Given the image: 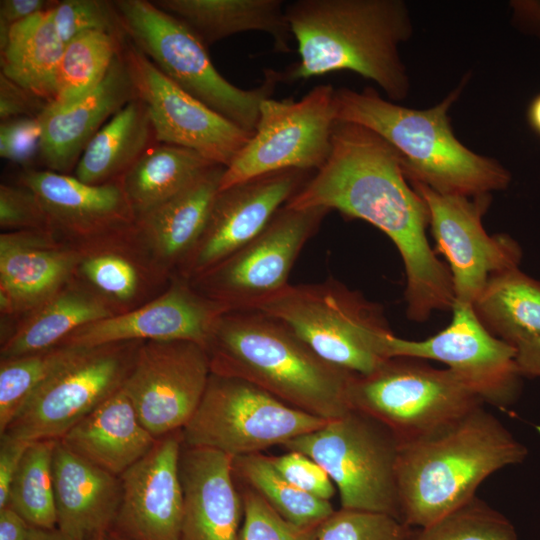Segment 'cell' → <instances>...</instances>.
<instances>
[{
  "instance_id": "8d00e7d4",
  "label": "cell",
  "mask_w": 540,
  "mask_h": 540,
  "mask_svg": "<svg viewBox=\"0 0 540 540\" xmlns=\"http://www.w3.org/2000/svg\"><path fill=\"white\" fill-rule=\"evenodd\" d=\"M80 348L57 346L27 355L1 359L0 435L33 393Z\"/></svg>"
},
{
  "instance_id": "ac0fdd59",
  "label": "cell",
  "mask_w": 540,
  "mask_h": 540,
  "mask_svg": "<svg viewBox=\"0 0 540 540\" xmlns=\"http://www.w3.org/2000/svg\"><path fill=\"white\" fill-rule=\"evenodd\" d=\"M307 173L283 170L219 190L206 227L178 277L191 282L249 243L305 184Z\"/></svg>"
},
{
  "instance_id": "8992f818",
  "label": "cell",
  "mask_w": 540,
  "mask_h": 540,
  "mask_svg": "<svg viewBox=\"0 0 540 540\" xmlns=\"http://www.w3.org/2000/svg\"><path fill=\"white\" fill-rule=\"evenodd\" d=\"M250 309L279 320L326 362L368 375L387 359L392 334L382 307L342 283L288 284Z\"/></svg>"
},
{
  "instance_id": "2e32d148",
  "label": "cell",
  "mask_w": 540,
  "mask_h": 540,
  "mask_svg": "<svg viewBox=\"0 0 540 540\" xmlns=\"http://www.w3.org/2000/svg\"><path fill=\"white\" fill-rule=\"evenodd\" d=\"M452 313L450 324L427 339L407 340L390 334L385 343L387 357L442 362L484 403L509 406L521 389L516 348L491 334L472 305L454 302Z\"/></svg>"
},
{
  "instance_id": "d6a6232c",
  "label": "cell",
  "mask_w": 540,
  "mask_h": 540,
  "mask_svg": "<svg viewBox=\"0 0 540 540\" xmlns=\"http://www.w3.org/2000/svg\"><path fill=\"white\" fill-rule=\"evenodd\" d=\"M472 307L491 334L514 347L540 336V280L519 267L493 275Z\"/></svg>"
},
{
  "instance_id": "681fc988",
  "label": "cell",
  "mask_w": 540,
  "mask_h": 540,
  "mask_svg": "<svg viewBox=\"0 0 540 540\" xmlns=\"http://www.w3.org/2000/svg\"><path fill=\"white\" fill-rule=\"evenodd\" d=\"M516 364L521 376L540 377V336L518 343Z\"/></svg>"
},
{
  "instance_id": "4316f807",
  "label": "cell",
  "mask_w": 540,
  "mask_h": 540,
  "mask_svg": "<svg viewBox=\"0 0 540 540\" xmlns=\"http://www.w3.org/2000/svg\"><path fill=\"white\" fill-rule=\"evenodd\" d=\"M59 440L80 457L118 477L148 454L157 441L121 389Z\"/></svg>"
},
{
  "instance_id": "484cf974",
  "label": "cell",
  "mask_w": 540,
  "mask_h": 540,
  "mask_svg": "<svg viewBox=\"0 0 540 540\" xmlns=\"http://www.w3.org/2000/svg\"><path fill=\"white\" fill-rule=\"evenodd\" d=\"M225 166L216 165L191 186L136 220L132 238L165 274L177 270L200 239L220 190Z\"/></svg>"
},
{
  "instance_id": "ba28073f",
  "label": "cell",
  "mask_w": 540,
  "mask_h": 540,
  "mask_svg": "<svg viewBox=\"0 0 540 540\" xmlns=\"http://www.w3.org/2000/svg\"><path fill=\"white\" fill-rule=\"evenodd\" d=\"M350 403L386 426L400 445L435 436L484 405L449 369L411 357H391L368 375H354Z\"/></svg>"
},
{
  "instance_id": "83f0119b",
  "label": "cell",
  "mask_w": 540,
  "mask_h": 540,
  "mask_svg": "<svg viewBox=\"0 0 540 540\" xmlns=\"http://www.w3.org/2000/svg\"><path fill=\"white\" fill-rule=\"evenodd\" d=\"M205 45L247 31L269 34L277 52L290 51L291 32L282 0H156Z\"/></svg>"
},
{
  "instance_id": "b9f144b4",
  "label": "cell",
  "mask_w": 540,
  "mask_h": 540,
  "mask_svg": "<svg viewBox=\"0 0 540 540\" xmlns=\"http://www.w3.org/2000/svg\"><path fill=\"white\" fill-rule=\"evenodd\" d=\"M239 540H317L320 525L299 526L277 513L256 491L247 490Z\"/></svg>"
},
{
  "instance_id": "cb8c5ba5",
  "label": "cell",
  "mask_w": 540,
  "mask_h": 540,
  "mask_svg": "<svg viewBox=\"0 0 540 540\" xmlns=\"http://www.w3.org/2000/svg\"><path fill=\"white\" fill-rule=\"evenodd\" d=\"M135 98L134 85L120 51L92 92L67 107L47 105L37 117L41 129L39 154L44 165L62 174L75 169L93 136Z\"/></svg>"
},
{
  "instance_id": "7dc6e473",
  "label": "cell",
  "mask_w": 540,
  "mask_h": 540,
  "mask_svg": "<svg viewBox=\"0 0 540 540\" xmlns=\"http://www.w3.org/2000/svg\"><path fill=\"white\" fill-rule=\"evenodd\" d=\"M30 443L7 433L0 435V509L8 505L11 485Z\"/></svg>"
},
{
  "instance_id": "f35d334b",
  "label": "cell",
  "mask_w": 540,
  "mask_h": 540,
  "mask_svg": "<svg viewBox=\"0 0 540 540\" xmlns=\"http://www.w3.org/2000/svg\"><path fill=\"white\" fill-rule=\"evenodd\" d=\"M76 271L109 305L131 302L141 286V274L135 263L116 250H81Z\"/></svg>"
},
{
  "instance_id": "ab89813d",
  "label": "cell",
  "mask_w": 540,
  "mask_h": 540,
  "mask_svg": "<svg viewBox=\"0 0 540 540\" xmlns=\"http://www.w3.org/2000/svg\"><path fill=\"white\" fill-rule=\"evenodd\" d=\"M413 533L390 515L341 509L321 523L317 540H411Z\"/></svg>"
},
{
  "instance_id": "8fae6325",
  "label": "cell",
  "mask_w": 540,
  "mask_h": 540,
  "mask_svg": "<svg viewBox=\"0 0 540 540\" xmlns=\"http://www.w3.org/2000/svg\"><path fill=\"white\" fill-rule=\"evenodd\" d=\"M335 93L322 84L299 100L262 101L256 129L225 168L220 190L283 170L317 171L331 151Z\"/></svg>"
},
{
  "instance_id": "e0dca14e",
  "label": "cell",
  "mask_w": 540,
  "mask_h": 540,
  "mask_svg": "<svg viewBox=\"0 0 540 540\" xmlns=\"http://www.w3.org/2000/svg\"><path fill=\"white\" fill-rule=\"evenodd\" d=\"M121 55L136 97L147 108L155 141L192 149L227 167L252 134L178 87L126 37Z\"/></svg>"
},
{
  "instance_id": "ffe728a7",
  "label": "cell",
  "mask_w": 540,
  "mask_h": 540,
  "mask_svg": "<svg viewBox=\"0 0 540 540\" xmlns=\"http://www.w3.org/2000/svg\"><path fill=\"white\" fill-rule=\"evenodd\" d=\"M226 306L177 277L155 299L129 311L86 324L59 346L89 349L132 341L187 340L204 348L217 317Z\"/></svg>"
},
{
  "instance_id": "836d02e7",
  "label": "cell",
  "mask_w": 540,
  "mask_h": 540,
  "mask_svg": "<svg viewBox=\"0 0 540 540\" xmlns=\"http://www.w3.org/2000/svg\"><path fill=\"white\" fill-rule=\"evenodd\" d=\"M124 38L125 35L87 31L65 44L58 68L56 97L48 106L67 107L92 92L119 55Z\"/></svg>"
},
{
  "instance_id": "d590c367",
  "label": "cell",
  "mask_w": 540,
  "mask_h": 540,
  "mask_svg": "<svg viewBox=\"0 0 540 540\" xmlns=\"http://www.w3.org/2000/svg\"><path fill=\"white\" fill-rule=\"evenodd\" d=\"M57 440L29 444L9 492L8 505L31 527L57 528L53 482V453Z\"/></svg>"
},
{
  "instance_id": "9c48e42d",
  "label": "cell",
  "mask_w": 540,
  "mask_h": 540,
  "mask_svg": "<svg viewBox=\"0 0 540 540\" xmlns=\"http://www.w3.org/2000/svg\"><path fill=\"white\" fill-rule=\"evenodd\" d=\"M283 446L309 456L326 470L339 492L341 509L386 514L401 521L400 443L376 419L351 410Z\"/></svg>"
},
{
  "instance_id": "277c9868",
  "label": "cell",
  "mask_w": 540,
  "mask_h": 540,
  "mask_svg": "<svg viewBox=\"0 0 540 540\" xmlns=\"http://www.w3.org/2000/svg\"><path fill=\"white\" fill-rule=\"evenodd\" d=\"M468 78L439 104L423 110L385 100L371 87L336 89L337 120L366 127L386 140L398 152L409 182L465 197L504 190L511 181L509 171L463 145L451 127L448 110Z\"/></svg>"
},
{
  "instance_id": "6da1fadb",
  "label": "cell",
  "mask_w": 540,
  "mask_h": 540,
  "mask_svg": "<svg viewBox=\"0 0 540 540\" xmlns=\"http://www.w3.org/2000/svg\"><path fill=\"white\" fill-rule=\"evenodd\" d=\"M331 140L326 162L286 206L334 209L384 232L403 261L410 320L423 322L434 311L452 310L449 268L427 239L428 206L407 180L398 152L372 130L338 120Z\"/></svg>"
},
{
  "instance_id": "4dcf8cb0",
  "label": "cell",
  "mask_w": 540,
  "mask_h": 540,
  "mask_svg": "<svg viewBox=\"0 0 540 540\" xmlns=\"http://www.w3.org/2000/svg\"><path fill=\"white\" fill-rule=\"evenodd\" d=\"M155 141L145 104L137 97L93 136L74 169L83 183L101 185L121 179Z\"/></svg>"
},
{
  "instance_id": "f1b7e54d",
  "label": "cell",
  "mask_w": 540,
  "mask_h": 540,
  "mask_svg": "<svg viewBox=\"0 0 540 540\" xmlns=\"http://www.w3.org/2000/svg\"><path fill=\"white\" fill-rule=\"evenodd\" d=\"M114 314L94 291L68 284L1 341V359L57 347L78 328Z\"/></svg>"
},
{
  "instance_id": "30bf717a",
  "label": "cell",
  "mask_w": 540,
  "mask_h": 540,
  "mask_svg": "<svg viewBox=\"0 0 540 540\" xmlns=\"http://www.w3.org/2000/svg\"><path fill=\"white\" fill-rule=\"evenodd\" d=\"M329 420L292 407L244 379L212 373L202 400L182 429L183 444L233 458L284 445Z\"/></svg>"
},
{
  "instance_id": "7402d4cb",
  "label": "cell",
  "mask_w": 540,
  "mask_h": 540,
  "mask_svg": "<svg viewBox=\"0 0 540 540\" xmlns=\"http://www.w3.org/2000/svg\"><path fill=\"white\" fill-rule=\"evenodd\" d=\"M46 230L0 235V308L4 314L30 313L70 283L81 250Z\"/></svg>"
},
{
  "instance_id": "e575fe53",
  "label": "cell",
  "mask_w": 540,
  "mask_h": 540,
  "mask_svg": "<svg viewBox=\"0 0 540 540\" xmlns=\"http://www.w3.org/2000/svg\"><path fill=\"white\" fill-rule=\"evenodd\" d=\"M233 469L277 513L293 524L320 525L335 512L330 501L306 493L285 479L270 457L260 453L235 457Z\"/></svg>"
},
{
  "instance_id": "60d3db41",
  "label": "cell",
  "mask_w": 540,
  "mask_h": 540,
  "mask_svg": "<svg viewBox=\"0 0 540 540\" xmlns=\"http://www.w3.org/2000/svg\"><path fill=\"white\" fill-rule=\"evenodd\" d=\"M53 21L64 44L87 31L124 35L113 1L63 0L52 7Z\"/></svg>"
},
{
  "instance_id": "ee69618b",
  "label": "cell",
  "mask_w": 540,
  "mask_h": 540,
  "mask_svg": "<svg viewBox=\"0 0 540 540\" xmlns=\"http://www.w3.org/2000/svg\"><path fill=\"white\" fill-rule=\"evenodd\" d=\"M270 460L285 479L302 491L328 501L334 496L336 487L329 474L309 456L288 450Z\"/></svg>"
},
{
  "instance_id": "44dd1931",
  "label": "cell",
  "mask_w": 540,
  "mask_h": 540,
  "mask_svg": "<svg viewBox=\"0 0 540 540\" xmlns=\"http://www.w3.org/2000/svg\"><path fill=\"white\" fill-rule=\"evenodd\" d=\"M181 431L157 439L121 476L114 529L131 540H180L184 510L179 459Z\"/></svg>"
},
{
  "instance_id": "7c38bea8",
  "label": "cell",
  "mask_w": 540,
  "mask_h": 540,
  "mask_svg": "<svg viewBox=\"0 0 540 540\" xmlns=\"http://www.w3.org/2000/svg\"><path fill=\"white\" fill-rule=\"evenodd\" d=\"M141 343L80 348L33 393L4 433L28 442L61 439L121 389Z\"/></svg>"
},
{
  "instance_id": "7a4b0ae2",
  "label": "cell",
  "mask_w": 540,
  "mask_h": 540,
  "mask_svg": "<svg viewBox=\"0 0 540 540\" xmlns=\"http://www.w3.org/2000/svg\"><path fill=\"white\" fill-rule=\"evenodd\" d=\"M299 62L282 79L349 70L378 84L393 101L407 97L409 76L399 45L413 31L401 0H297L285 5Z\"/></svg>"
},
{
  "instance_id": "7bdbcfd3",
  "label": "cell",
  "mask_w": 540,
  "mask_h": 540,
  "mask_svg": "<svg viewBox=\"0 0 540 540\" xmlns=\"http://www.w3.org/2000/svg\"><path fill=\"white\" fill-rule=\"evenodd\" d=\"M0 228L4 232L48 231L40 204L28 187L0 185Z\"/></svg>"
},
{
  "instance_id": "5b68a950",
  "label": "cell",
  "mask_w": 540,
  "mask_h": 540,
  "mask_svg": "<svg viewBox=\"0 0 540 540\" xmlns=\"http://www.w3.org/2000/svg\"><path fill=\"white\" fill-rule=\"evenodd\" d=\"M526 456V447L484 407L435 436L400 445L401 521L412 528L436 522L473 500L491 474Z\"/></svg>"
},
{
  "instance_id": "74e56055",
  "label": "cell",
  "mask_w": 540,
  "mask_h": 540,
  "mask_svg": "<svg viewBox=\"0 0 540 540\" xmlns=\"http://www.w3.org/2000/svg\"><path fill=\"white\" fill-rule=\"evenodd\" d=\"M411 540H517L512 523L475 497L436 522L416 528Z\"/></svg>"
},
{
  "instance_id": "d6986e66",
  "label": "cell",
  "mask_w": 540,
  "mask_h": 540,
  "mask_svg": "<svg viewBox=\"0 0 540 540\" xmlns=\"http://www.w3.org/2000/svg\"><path fill=\"white\" fill-rule=\"evenodd\" d=\"M20 184L36 196L58 240L95 244L132 234L136 216L121 180L90 185L50 170H27Z\"/></svg>"
},
{
  "instance_id": "52a82bcc",
  "label": "cell",
  "mask_w": 540,
  "mask_h": 540,
  "mask_svg": "<svg viewBox=\"0 0 540 540\" xmlns=\"http://www.w3.org/2000/svg\"><path fill=\"white\" fill-rule=\"evenodd\" d=\"M123 33L173 83L253 134L262 101L273 94L282 73L264 72L262 83L242 89L225 79L209 57L207 47L180 20L153 1H113Z\"/></svg>"
},
{
  "instance_id": "3957f363",
  "label": "cell",
  "mask_w": 540,
  "mask_h": 540,
  "mask_svg": "<svg viewBox=\"0 0 540 540\" xmlns=\"http://www.w3.org/2000/svg\"><path fill=\"white\" fill-rule=\"evenodd\" d=\"M205 349L211 372L249 381L283 402L325 420L352 409L355 374L313 352L279 320L256 309L226 310Z\"/></svg>"
},
{
  "instance_id": "f907efd6",
  "label": "cell",
  "mask_w": 540,
  "mask_h": 540,
  "mask_svg": "<svg viewBox=\"0 0 540 540\" xmlns=\"http://www.w3.org/2000/svg\"><path fill=\"white\" fill-rule=\"evenodd\" d=\"M30 527L10 506L0 509V540H27Z\"/></svg>"
},
{
  "instance_id": "d4e9b609",
  "label": "cell",
  "mask_w": 540,
  "mask_h": 540,
  "mask_svg": "<svg viewBox=\"0 0 540 540\" xmlns=\"http://www.w3.org/2000/svg\"><path fill=\"white\" fill-rule=\"evenodd\" d=\"M57 529L67 540H89L114 528L120 477L94 465L57 440L53 453Z\"/></svg>"
},
{
  "instance_id": "db71d44e",
  "label": "cell",
  "mask_w": 540,
  "mask_h": 540,
  "mask_svg": "<svg viewBox=\"0 0 540 540\" xmlns=\"http://www.w3.org/2000/svg\"><path fill=\"white\" fill-rule=\"evenodd\" d=\"M105 540H131V539L124 537L118 533L109 532L108 534L105 535Z\"/></svg>"
},
{
  "instance_id": "9a60e30c",
  "label": "cell",
  "mask_w": 540,
  "mask_h": 540,
  "mask_svg": "<svg viewBox=\"0 0 540 540\" xmlns=\"http://www.w3.org/2000/svg\"><path fill=\"white\" fill-rule=\"evenodd\" d=\"M211 374L206 349L187 340L143 341L121 390L143 426L159 439L182 431Z\"/></svg>"
},
{
  "instance_id": "816d5d0a",
  "label": "cell",
  "mask_w": 540,
  "mask_h": 540,
  "mask_svg": "<svg viewBox=\"0 0 540 540\" xmlns=\"http://www.w3.org/2000/svg\"><path fill=\"white\" fill-rule=\"evenodd\" d=\"M27 540H67L57 529L30 527Z\"/></svg>"
},
{
  "instance_id": "f546056e",
  "label": "cell",
  "mask_w": 540,
  "mask_h": 540,
  "mask_svg": "<svg viewBox=\"0 0 540 540\" xmlns=\"http://www.w3.org/2000/svg\"><path fill=\"white\" fill-rule=\"evenodd\" d=\"M64 47L52 8L35 14L10 29L0 48L1 74L49 105L56 97Z\"/></svg>"
},
{
  "instance_id": "f5cc1de1",
  "label": "cell",
  "mask_w": 540,
  "mask_h": 540,
  "mask_svg": "<svg viewBox=\"0 0 540 540\" xmlns=\"http://www.w3.org/2000/svg\"><path fill=\"white\" fill-rule=\"evenodd\" d=\"M527 119L530 127L540 136V94L529 104Z\"/></svg>"
},
{
  "instance_id": "1f68e13d",
  "label": "cell",
  "mask_w": 540,
  "mask_h": 540,
  "mask_svg": "<svg viewBox=\"0 0 540 540\" xmlns=\"http://www.w3.org/2000/svg\"><path fill=\"white\" fill-rule=\"evenodd\" d=\"M216 164L176 145H152L121 177L136 219L176 196Z\"/></svg>"
},
{
  "instance_id": "4fadbf2b",
  "label": "cell",
  "mask_w": 540,
  "mask_h": 540,
  "mask_svg": "<svg viewBox=\"0 0 540 540\" xmlns=\"http://www.w3.org/2000/svg\"><path fill=\"white\" fill-rule=\"evenodd\" d=\"M329 212L284 205L249 243L189 283L229 310L253 308L289 284L300 251Z\"/></svg>"
},
{
  "instance_id": "603a6c76",
  "label": "cell",
  "mask_w": 540,
  "mask_h": 540,
  "mask_svg": "<svg viewBox=\"0 0 540 540\" xmlns=\"http://www.w3.org/2000/svg\"><path fill=\"white\" fill-rule=\"evenodd\" d=\"M179 472L184 497L180 540H239L244 504L233 480V457L183 444Z\"/></svg>"
},
{
  "instance_id": "bcb514c9",
  "label": "cell",
  "mask_w": 540,
  "mask_h": 540,
  "mask_svg": "<svg viewBox=\"0 0 540 540\" xmlns=\"http://www.w3.org/2000/svg\"><path fill=\"white\" fill-rule=\"evenodd\" d=\"M48 104L0 74L1 122L19 118H37Z\"/></svg>"
},
{
  "instance_id": "5bb4252c",
  "label": "cell",
  "mask_w": 540,
  "mask_h": 540,
  "mask_svg": "<svg viewBox=\"0 0 540 540\" xmlns=\"http://www.w3.org/2000/svg\"><path fill=\"white\" fill-rule=\"evenodd\" d=\"M409 183L428 206L429 227L436 250L448 262L455 302L473 305L493 275L519 267L518 242L506 234L489 235L483 227L491 194L442 195L419 182Z\"/></svg>"
},
{
  "instance_id": "11a10c76",
  "label": "cell",
  "mask_w": 540,
  "mask_h": 540,
  "mask_svg": "<svg viewBox=\"0 0 540 540\" xmlns=\"http://www.w3.org/2000/svg\"><path fill=\"white\" fill-rule=\"evenodd\" d=\"M89 540H105V535L96 536V537L91 538Z\"/></svg>"
},
{
  "instance_id": "c3c4849f",
  "label": "cell",
  "mask_w": 540,
  "mask_h": 540,
  "mask_svg": "<svg viewBox=\"0 0 540 540\" xmlns=\"http://www.w3.org/2000/svg\"><path fill=\"white\" fill-rule=\"evenodd\" d=\"M51 0H1L0 1V48L8 38L12 26L40 12L51 9Z\"/></svg>"
},
{
  "instance_id": "f6af8a7d",
  "label": "cell",
  "mask_w": 540,
  "mask_h": 540,
  "mask_svg": "<svg viewBox=\"0 0 540 540\" xmlns=\"http://www.w3.org/2000/svg\"><path fill=\"white\" fill-rule=\"evenodd\" d=\"M41 129L37 118H19L1 122L0 156L25 164L40 149Z\"/></svg>"
}]
</instances>
